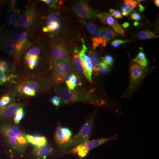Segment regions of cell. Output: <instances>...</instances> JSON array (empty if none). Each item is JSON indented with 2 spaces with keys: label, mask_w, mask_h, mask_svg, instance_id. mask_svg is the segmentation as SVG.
<instances>
[{
  "label": "cell",
  "mask_w": 159,
  "mask_h": 159,
  "mask_svg": "<svg viewBox=\"0 0 159 159\" xmlns=\"http://www.w3.org/2000/svg\"><path fill=\"white\" fill-rule=\"evenodd\" d=\"M28 33L23 31H16L9 34L8 38L14 42L20 43L26 47H29L30 45L28 39Z\"/></svg>",
  "instance_id": "cell-17"
},
{
  "label": "cell",
  "mask_w": 159,
  "mask_h": 159,
  "mask_svg": "<svg viewBox=\"0 0 159 159\" xmlns=\"http://www.w3.org/2000/svg\"><path fill=\"white\" fill-rule=\"evenodd\" d=\"M129 24L127 22H125L123 23L122 25V27L124 28H127L129 27Z\"/></svg>",
  "instance_id": "cell-49"
},
{
  "label": "cell",
  "mask_w": 159,
  "mask_h": 159,
  "mask_svg": "<svg viewBox=\"0 0 159 159\" xmlns=\"http://www.w3.org/2000/svg\"><path fill=\"white\" fill-rule=\"evenodd\" d=\"M71 48V45L66 40L62 39L55 40L51 45V58L53 63L70 57Z\"/></svg>",
  "instance_id": "cell-5"
},
{
  "label": "cell",
  "mask_w": 159,
  "mask_h": 159,
  "mask_svg": "<svg viewBox=\"0 0 159 159\" xmlns=\"http://www.w3.org/2000/svg\"><path fill=\"white\" fill-rule=\"evenodd\" d=\"M0 130L2 134L7 139L14 137L21 132L20 129L18 126L10 123L2 125Z\"/></svg>",
  "instance_id": "cell-16"
},
{
  "label": "cell",
  "mask_w": 159,
  "mask_h": 159,
  "mask_svg": "<svg viewBox=\"0 0 159 159\" xmlns=\"http://www.w3.org/2000/svg\"><path fill=\"white\" fill-rule=\"evenodd\" d=\"M139 10L141 12H143L145 10V8L144 6H142V5H141V4H139Z\"/></svg>",
  "instance_id": "cell-48"
},
{
  "label": "cell",
  "mask_w": 159,
  "mask_h": 159,
  "mask_svg": "<svg viewBox=\"0 0 159 159\" xmlns=\"http://www.w3.org/2000/svg\"><path fill=\"white\" fill-rule=\"evenodd\" d=\"M41 51L39 47L34 46L29 49L26 53L25 56L27 57H39Z\"/></svg>",
  "instance_id": "cell-32"
},
{
  "label": "cell",
  "mask_w": 159,
  "mask_h": 159,
  "mask_svg": "<svg viewBox=\"0 0 159 159\" xmlns=\"http://www.w3.org/2000/svg\"><path fill=\"white\" fill-rule=\"evenodd\" d=\"M121 11H122V15L124 16H127L131 12L128 9L122 7L121 8Z\"/></svg>",
  "instance_id": "cell-47"
},
{
  "label": "cell",
  "mask_w": 159,
  "mask_h": 159,
  "mask_svg": "<svg viewBox=\"0 0 159 159\" xmlns=\"http://www.w3.org/2000/svg\"><path fill=\"white\" fill-rule=\"evenodd\" d=\"M109 12L112 16H114L117 19L122 18V16L120 11L113 9H110Z\"/></svg>",
  "instance_id": "cell-40"
},
{
  "label": "cell",
  "mask_w": 159,
  "mask_h": 159,
  "mask_svg": "<svg viewBox=\"0 0 159 159\" xmlns=\"http://www.w3.org/2000/svg\"><path fill=\"white\" fill-rule=\"evenodd\" d=\"M132 61L143 68L146 67L148 66V60L143 51L139 52L137 57L134 59H133Z\"/></svg>",
  "instance_id": "cell-24"
},
{
  "label": "cell",
  "mask_w": 159,
  "mask_h": 159,
  "mask_svg": "<svg viewBox=\"0 0 159 159\" xmlns=\"http://www.w3.org/2000/svg\"><path fill=\"white\" fill-rule=\"evenodd\" d=\"M117 33L112 29L109 28H102L100 30L99 35L100 37L104 38L107 41L114 38L116 35Z\"/></svg>",
  "instance_id": "cell-22"
},
{
  "label": "cell",
  "mask_w": 159,
  "mask_h": 159,
  "mask_svg": "<svg viewBox=\"0 0 159 159\" xmlns=\"http://www.w3.org/2000/svg\"><path fill=\"white\" fill-rule=\"evenodd\" d=\"M51 84V79L48 76L29 77L16 85L14 95L21 97H34L48 91Z\"/></svg>",
  "instance_id": "cell-2"
},
{
  "label": "cell",
  "mask_w": 159,
  "mask_h": 159,
  "mask_svg": "<svg viewBox=\"0 0 159 159\" xmlns=\"http://www.w3.org/2000/svg\"><path fill=\"white\" fill-rule=\"evenodd\" d=\"M36 6L32 5L24 12L21 13L19 19L16 24V27L22 29L30 28L34 22L36 18Z\"/></svg>",
  "instance_id": "cell-9"
},
{
  "label": "cell",
  "mask_w": 159,
  "mask_h": 159,
  "mask_svg": "<svg viewBox=\"0 0 159 159\" xmlns=\"http://www.w3.org/2000/svg\"><path fill=\"white\" fill-rule=\"evenodd\" d=\"M72 11L82 19H92L96 17L97 11L89 6L86 1H79L73 5Z\"/></svg>",
  "instance_id": "cell-8"
},
{
  "label": "cell",
  "mask_w": 159,
  "mask_h": 159,
  "mask_svg": "<svg viewBox=\"0 0 159 159\" xmlns=\"http://www.w3.org/2000/svg\"><path fill=\"white\" fill-rule=\"evenodd\" d=\"M103 62L106 64L107 65L111 66L113 65L114 62V59L112 56L110 55H106L104 57Z\"/></svg>",
  "instance_id": "cell-42"
},
{
  "label": "cell",
  "mask_w": 159,
  "mask_h": 159,
  "mask_svg": "<svg viewBox=\"0 0 159 159\" xmlns=\"http://www.w3.org/2000/svg\"><path fill=\"white\" fill-rule=\"evenodd\" d=\"M26 138L29 143L33 145L34 147H42L46 145L48 142L45 137L39 134H27Z\"/></svg>",
  "instance_id": "cell-18"
},
{
  "label": "cell",
  "mask_w": 159,
  "mask_h": 159,
  "mask_svg": "<svg viewBox=\"0 0 159 159\" xmlns=\"http://www.w3.org/2000/svg\"><path fill=\"white\" fill-rule=\"evenodd\" d=\"M99 18L101 22L103 24H106L110 27H112L117 22V21L109 13L107 12L98 13L96 15V17Z\"/></svg>",
  "instance_id": "cell-21"
},
{
  "label": "cell",
  "mask_w": 159,
  "mask_h": 159,
  "mask_svg": "<svg viewBox=\"0 0 159 159\" xmlns=\"http://www.w3.org/2000/svg\"><path fill=\"white\" fill-rule=\"evenodd\" d=\"M24 106L23 103H14L0 107V119H8L14 117L18 110Z\"/></svg>",
  "instance_id": "cell-14"
},
{
  "label": "cell",
  "mask_w": 159,
  "mask_h": 159,
  "mask_svg": "<svg viewBox=\"0 0 159 159\" xmlns=\"http://www.w3.org/2000/svg\"><path fill=\"white\" fill-rule=\"evenodd\" d=\"M131 18L134 20L139 21L142 19V16L141 15L137 12H133L132 13L130 16Z\"/></svg>",
  "instance_id": "cell-45"
},
{
  "label": "cell",
  "mask_w": 159,
  "mask_h": 159,
  "mask_svg": "<svg viewBox=\"0 0 159 159\" xmlns=\"http://www.w3.org/2000/svg\"><path fill=\"white\" fill-rule=\"evenodd\" d=\"M55 92L61 102L65 104L84 102L97 107H107L108 106L105 99L96 97L91 92L70 91L67 88L60 85L59 84H56Z\"/></svg>",
  "instance_id": "cell-1"
},
{
  "label": "cell",
  "mask_w": 159,
  "mask_h": 159,
  "mask_svg": "<svg viewBox=\"0 0 159 159\" xmlns=\"http://www.w3.org/2000/svg\"><path fill=\"white\" fill-rule=\"evenodd\" d=\"M17 1H11L9 2V11H11L12 12L16 10V8Z\"/></svg>",
  "instance_id": "cell-46"
},
{
  "label": "cell",
  "mask_w": 159,
  "mask_h": 159,
  "mask_svg": "<svg viewBox=\"0 0 159 159\" xmlns=\"http://www.w3.org/2000/svg\"><path fill=\"white\" fill-rule=\"evenodd\" d=\"M24 116H25V111L24 110L23 107H20L13 117V121L15 124L16 125L19 124L21 120L24 118Z\"/></svg>",
  "instance_id": "cell-31"
},
{
  "label": "cell",
  "mask_w": 159,
  "mask_h": 159,
  "mask_svg": "<svg viewBox=\"0 0 159 159\" xmlns=\"http://www.w3.org/2000/svg\"><path fill=\"white\" fill-rule=\"evenodd\" d=\"M25 59L26 64L31 70L35 68L38 65L39 57H27L25 56Z\"/></svg>",
  "instance_id": "cell-27"
},
{
  "label": "cell",
  "mask_w": 159,
  "mask_h": 159,
  "mask_svg": "<svg viewBox=\"0 0 159 159\" xmlns=\"http://www.w3.org/2000/svg\"><path fill=\"white\" fill-rule=\"evenodd\" d=\"M97 113V110H95L91 114L77 134L71 138L69 142L62 147L63 148L68 149L89 141L93 131L94 121Z\"/></svg>",
  "instance_id": "cell-3"
},
{
  "label": "cell",
  "mask_w": 159,
  "mask_h": 159,
  "mask_svg": "<svg viewBox=\"0 0 159 159\" xmlns=\"http://www.w3.org/2000/svg\"><path fill=\"white\" fill-rule=\"evenodd\" d=\"M61 129H62V127L60 123L58 122L56 131H55V134H54V139L57 144L62 148L69 142V140L64 135Z\"/></svg>",
  "instance_id": "cell-20"
},
{
  "label": "cell",
  "mask_w": 159,
  "mask_h": 159,
  "mask_svg": "<svg viewBox=\"0 0 159 159\" xmlns=\"http://www.w3.org/2000/svg\"><path fill=\"white\" fill-rule=\"evenodd\" d=\"M91 39L93 42V49L97 48L100 44H102L103 47H105L108 42L105 39L100 37H93Z\"/></svg>",
  "instance_id": "cell-30"
},
{
  "label": "cell",
  "mask_w": 159,
  "mask_h": 159,
  "mask_svg": "<svg viewBox=\"0 0 159 159\" xmlns=\"http://www.w3.org/2000/svg\"><path fill=\"white\" fill-rule=\"evenodd\" d=\"M54 150L50 144H47L42 147H34L32 155L37 159H46L54 152Z\"/></svg>",
  "instance_id": "cell-15"
},
{
  "label": "cell",
  "mask_w": 159,
  "mask_h": 159,
  "mask_svg": "<svg viewBox=\"0 0 159 159\" xmlns=\"http://www.w3.org/2000/svg\"><path fill=\"white\" fill-rule=\"evenodd\" d=\"M134 26H135V27H137L139 25V23L138 22L136 21L134 23Z\"/></svg>",
  "instance_id": "cell-51"
},
{
  "label": "cell",
  "mask_w": 159,
  "mask_h": 159,
  "mask_svg": "<svg viewBox=\"0 0 159 159\" xmlns=\"http://www.w3.org/2000/svg\"><path fill=\"white\" fill-rule=\"evenodd\" d=\"M9 70L8 63L5 61L0 60V73H7Z\"/></svg>",
  "instance_id": "cell-37"
},
{
  "label": "cell",
  "mask_w": 159,
  "mask_h": 159,
  "mask_svg": "<svg viewBox=\"0 0 159 159\" xmlns=\"http://www.w3.org/2000/svg\"><path fill=\"white\" fill-rule=\"evenodd\" d=\"M80 51L78 48H75L73 55V64L74 66V69L77 71L78 75H80V77H83L84 76V69L83 67L81 59L79 57V53Z\"/></svg>",
  "instance_id": "cell-19"
},
{
  "label": "cell",
  "mask_w": 159,
  "mask_h": 159,
  "mask_svg": "<svg viewBox=\"0 0 159 159\" xmlns=\"http://www.w3.org/2000/svg\"><path fill=\"white\" fill-rule=\"evenodd\" d=\"M61 130H62V133L65 136V137L67 139L70 140L72 136V134H73L72 132L71 131L70 129H69V128H66V127H63V128H62Z\"/></svg>",
  "instance_id": "cell-41"
},
{
  "label": "cell",
  "mask_w": 159,
  "mask_h": 159,
  "mask_svg": "<svg viewBox=\"0 0 159 159\" xmlns=\"http://www.w3.org/2000/svg\"><path fill=\"white\" fill-rule=\"evenodd\" d=\"M139 38L141 40L152 39L157 38L158 36L156 35L153 33L147 31H140L138 34Z\"/></svg>",
  "instance_id": "cell-29"
},
{
  "label": "cell",
  "mask_w": 159,
  "mask_h": 159,
  "mask_svg": "<svg viewBox=\"0 0 159 159\" xmlns=\"http://www.w3.org/2000/svg\"><path fill=\"white\" fill-rule=\"evenodd\" d=\"M117 139V135H116L111 138H100L97 140H93L92 141L89 140L81 144L76 145L74 148L69 151V152L76 155L80 159L83 158L87 156L90 151L97 148L100 145L104 144L106 142L116 140Z\"/></svg>",
  "instance_id": "cell-4"
},
{
  "label": "cell",
  "mask_w": 159,
  "mask_h": 159,
  "mask_svg": "<svg viewBox=\"0 0 159 159\" xmlns=\"http://www.w3.org/2000/svg\"><path fill=\"white\" fill-rule=\"evenodd\" d=\"M82 49L79 53V57L81 59L84 69V74L89 82H92V75L93 74V66L89 57L86 54L87 48L83 40Z\"/></svg>",
  "instance_id": "cell-12"
},
{
  "label": "cell",
  "mask_w": 159,
  "mask_h": 159,
  "mask_svg": "<svg viewBox=\"0 0 159 159\" xmlns=\"http://www.w3.org/2000/svg\"><path fill=\"white\" fill-rule=\"evenodd\" d=\"M124 3L122 5V7L126 8L131 11L137 6L138 2L134 0H125Z\"/></svg>",
  "instance_id": "cell-34"
},
{
  "label": "cell",
  "mask_w": 159,
  "mask_h": 159,
  "mask_svg": "<svg viewBox=\"0 0 159 159\" xmlns=\"http://www.w3.org/2000/svg\"><path fill=\"white\" fill-rule=\"evenodd\" d=\"M154 4L155 5V6H157V7H159V0H155L154 1Z\"/></svg>",
  "instance_id": "cell-50"
},
{
  "label": "cell",
  "mask_w": 159,
  "mask_h": 159,
  "mask_svg": "<svg viewBox=\"0 0 159 159\" xmlns=\"http://www.w3.org/2000/svg\"><path fill=\"white\" fill-rule=\"evenodd\" d=\"M59 16L60 12L58 11L50 13L47 19V25L43 28V31L49 32L59 31L61 28Z\"/></svg>",
  "instance_id": "cell-13"
},
{
  "label": "cell",
  "mask_w": 159,
  "mask_h": 159,
  "mask_svg": "<svg viewBox=\"0 0 159 159\" xmlns=\"http://www.w3.org/2000/svg\"><path fill=\"white\" fill-rule=\"evenodd\" d=\"M16 103L15 95L13 94H7L0 98V107Z\"/></svg>",
  "instance_id": "cell-23"
},
{
  "label": "cell",
  "mask_w": 159,
  "mask_h": 159,
  "mask_svg": "<svg viewBox=\"0 0 159 159\" xmlns=\"http://www.w3.org/2000/svg\"><path fill=\"white\" fill-rule=\"evenodd\" d=\"M8 145L11 150L19 153H23L29 145L26 134L21 131L16 135L7 139Z\"/></svg>",
  "instance_id": "cell-11"
},
{
  "label": "cell",
  "mask_w": 159,
  "mask_h": 159,
  "mask_svg": "<svg viewBox=\"0 0 159 159\" xmlns=\"http://www.w3.org/2000/svg\"><path fill=\"white\" fill-rule=\"evenodd\" d=\"M66 84L67 89H68L69 90L74 91L76 88V85L74 83L71 82L70 80H68L66 81Z\"/></svg>",
  "instance_id": "cell-44"
},
{
  "label": "cell",
  "mask_w": 159,
  "mask_h": 159,
  "mask_svg": "<svg viewBox=\"0 0 159 159\" xmlns=\"http://www.w3.org/2000/svg\"><path fill=\"white\" fill-rule=\"evenodd\" d=\"M86 28L92 35L97 36L99 35L100 29L93 22H85Z\"/></svg>",
  "instance_id": "cell-26"
},
{
  "label": "cell",
  "mask_w": 159,
  "mask_h": 159,
  "mask_svg": "<svg viewBox=\"0 0 159 159\" xmlns=\"http://www.w3.org/2000/svg\"><path fill=\"white\" fill-rule=\"evenodd\" d=\"M126 42H127L126 41L123 40L116 39L112 42L111 44L113 46L114 48H119L121 45L123 44Z\"/></svg>",
  "instance_id": "cell-43"
},
{
  "label": "cell",
  "mask_w": 159,
  "mask_h": 159,
  "mask_svg": "<svg viewBox=\"0 0 159 159\" xmlns=\"http://www.w3.org/2000/svg\"><path fill=\"white\" fill-rule=\"evenodd\" d=\"M41 1L46 3L50 8H53V9L56 8L57 5L59 2V1L57 0H41Z\"/></svg>",
  "instance_id": "cell-38"
},
{
  "label": "cell",
  "mask_w": 159,
  "mask_h": 159,
  "mask_svg": "<svg viewBox=\"0 0 159 159\" xmlns=\"http://www.w3.org/2000/svg\"><path fill=\"white\" fill-rule=\"evenodd\" d=\"M145 73L146 71L144 70V68L134 61L130 62L129 68L130 80L128 89L126 93V96H131L136 90L141 81L145 77Z\"/></svg>",
  "instance_id": "cell-6"
},
{
  "label": "cell",
  "mask_w": 159,
  "mask_h": 159,
  "mask_svg": "<svg viewBox=\"0 0 159 159\" xmlns=\"http://www.w3.org/2000/svg\"><path fill=\"white\" fill-rule=\"evenodd\" d=\"M20 11L19 9H16L13 12H12V14L8 16L7 19V22L9 25H14L16 24L19 19L20 15Z\"/></svg>",
  "instance_id": "cell-28"
},
{
  "label": "cell",
  "mask_w": 159,
  "mask_h": 159,
  "mask_svg": "<svg viewBox=\"0 0 159 159\" xmlns=\"http://www.w3.org/2000/svg\"><path fill=\"white\" fill-rule=\"evenodd\" d=\"M89 57L91 59L93 66V70L96 73H98V66L99 64V58L97 53L93 50L89 52Z\"/></svg>",
  "instance_id": "cell-25"
},
{
  "label": "cell",
  "mask_w": 159,
  "mask_h": 159,
  "mask_svg": "<svg viewBox=\"0 0 159 159\" xmlns=\"http://www.w3.org/2000/svg\"><path fill=\"white\" fill-rule=\"evenodd\" d=\"M112 28L113 30L115 32L120 34L122 37L125 36V31H124V29L118 22L114 25L112 27Z\"/></svg>",
  "instance_id": "cell-35"
},
{
  "label": "cell",
  "mask_w": 159,
  "mask_h": 159,
  "mask_svg": "<svg viewBox=\"0 0 159 159\" xmlns=\"http://www.w3.org/2000/svg\"><path fill=\"white\" fill-rule=\"evenodd\" d=\"M11 76H9L7 73H0V84L2 85L11 79Z\"/></svg>",
  "instance_id": "cell-36"
},
{
  "label": "cell",
  "mask_w": 159,
  "mask_h": 159,
  "mask_svg": "<svg viewBox=\"0 0 159 159\" xmlns=\"http://www.w3.org/2000/svg\"><path fill=\"white\" fill-rule=\"evenodd\" d=\"M109 66L107 65L103 61H101L98 66V73L100 74H106L110 72Z\"/></svg>",
  "instance_id": "cell-33"
},
{
  "label": "cell",
  "mask_w": 159,
  "mask_h": 159,
  "mask_svg": "<svg viewBox=\"0 0 159 159\" xmlns=\"http://www.w3.org/2000/svg\"><path fill=\"white\" fill-rule=\"evenodd\" d=\"M72 66L70 57L53 63L51 77L52 82L57 84L64 81L66 76L70 70Z\"/></svg>",
  "instance_id": "cell-7"
},
{
  "label": "cell",
  "mask_w": 159,
  "mask_h": 159,
  "mask_svg": "<svg viewBox=\"0 0 159 159\" xmlns=\"http://www.w3.org/2000/svg\"><path fill=\"white\" fill-rule=\"evenodd\" d=\"M50 101L53 105L56 107H58L61 104V101L59 97L57 96H53L50 98Z\"/></svg>",
  "instance_id": "cell-39"
},
{
  "label": "cell",
  "mask_w": 159,
  "mask_h": 159,
  "mask_svg": "<svg viewBox=\"0 0 159 159\" xmlns=\"http://www.w3.org/2000/svg\"><path fill=\"white\" fill-rule=\"evenodd\" d=\"M0 45L3 51L16 58L20 57L28 48L20 43L12 41L8 38L2 40Z\"/></svg>",
  "instance_id": "cell-10"
}]
</instances>
